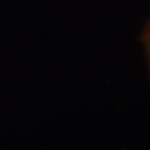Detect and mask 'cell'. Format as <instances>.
Returning <instances> with one entry per match:
<instances>
[{"label":"cell","instance_id":"6da1fadb","mask_svg":"<svg viewBox=\"0 0 150 150\" xmlns=\"http://www.w3.org/2000/svg\"><path fill=\"white\" fill-rule=\"evenodd\" d=\"M141 41L145 46L146 54H147V58H148V62H149L150 67V20L147 22V25L144 28V31L141 35Z\"/></svg>","mask_w":150,"mask_h":150}]
</instances>
